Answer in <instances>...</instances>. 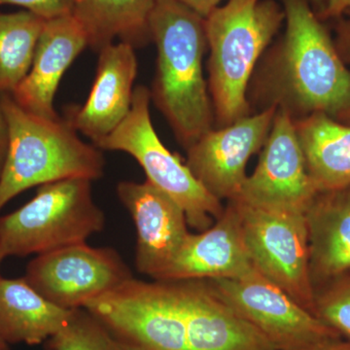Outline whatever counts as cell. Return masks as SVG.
Here are the masks:
<instances>
[{"instance_id":"6da1fadb","label":"cell","mask_w":350,"mask_h":350,"mask_svg":"<svg viewBox=\"0 0 350 350\" xmlns=\"http://www.w3.org/2000/svg\"><path fill=\"white\" fill-rule=\"evenodd\" d=\"M149 31L158 51L151 100L187 150L213 130V103L204 80V18L178 0H156Z\"/></svg>"},{"instance_id":"7a4b0ae2","label":"cell","mask_w":350,"mask_h":350,"mask_svg":"<svg viewBox=\"0 0 350 350\" xmlns=\"http://www.w3.org/2000/svg\"><path fill=\"white\" fill-rule=\"evenodd\" d=\"M286 31L276 57L271 105L305 116L350 109V72L306 0H284Z\"/></svg>"},{"instance_id":"3957f363","label":"cell","mask_w":350,"mask_h":350,"mask_svg":"<svg viewBox=\"0 0 350 350\" xmlns=\"http://www.w3.org/2000/svg\"><path fill=\"white\" fill-rule=\"evenodd\" d=\"M8 150L0 175V211L21 193L69 178L94 181L105 174L103 150L80 138L66 119L48 118L1 94Z\"/></svg>"},{"instance_id":"277c9868","label":"cell","mask_w":350,"mask_h":350,"mask_svg":"<svg viewBox=\"0 0 350 350\" xmlns=\"http://www.w3.org/2000/svg\"><path fill=\"white\" fill-rule=\"evenodd\" d=\"M284 20L273 0H228L204 18L208 88L219 128L247 116L251 75Z\"/></svg>"},{"instance_id":"5b68a950","label":"cell","mask_w":350,"mask_h":350,"mask_svg":"<svg viewBox=\"0 0 350 350\" xmlns=\"http://www.w3.org/2000/svg\"><path fill=\"white\" fill-rule=\"evenodd\" d=\"M92 182L69 178L39 186L17 211L0 216L4 257H27L86 243L103 231L105 216L94 200Z\"/></svg>"},{"instance_id":"8992f818","label":"cell","mask_w":350,"mask_h":350,"mask_svg":"<svg viewBox=\"0 0 350 350\" xmlns=\"http://www.w3.org/2000/svg\"><path fill=\"white\" fill-rule=\"evenodd\" d=\"M150 90L137 86L128 116L116 130L96 145L100 150L119 151L133 157L146 180L169 195L185 213L188 225L202 232L222 215L221 200L196 178L188 165L163 145L151 121Z\"/></svg>"},{"instance_id":"52a82bcc","label":"cell","mask_w":350,"mask_h":350,"mask_svg":"<svg viewBox=\"0 0 350 350\" xmlns=\"http://www.w3.org/2000/svg\"><path fill=\"white\" fill-rule=\"evenodd\" d=\"M85 310L119 344L133 350H188L177 282L133 278L87 301Z\"/></svg>"},{"instance_id":"ba28073f","label":"cell","mask_w":350,"mask_h":350,"mask_svg":"<svg viewBox=\"0 0 350 350\" xmlns=\"http://www.w3.org/2000/svg\"><path fill=\"white\" fill-rule=\"evenodd\" d=\"M219 298L255 327L276 350L340 340V334L299 305L253 267L237 278L206 280Z\"/></svg>"},{"instance_id":"9c48e42d","label":"cell","mask_w":350,"mask_h":350,"mask_svg":"<svg viewBox=\"0 0 350 350\" xmlns=\"http://www.w3.org/2000/svg\"><path fill=\"white\" fill-rule=\"evenodd\" d=\"M236 202L244 243L254 268L313 314L306 214L266 211Z\"/></svg>"},{"instance_id":"30bf717a","label":"cell","mask_w":350,"mask_h":350,"mask_svg":"<svg viewBox=\"0 0 350 350\" xmlns=\"http://www.w3.org/2000/svg\"><path fill=\"white\" fill-rule=\"evenodd\" d=\"M116 250L76 243L36 255L24 278L44 298L66 310L83 308L87 301L133 278Z\"/></svg>"},{"instance_id":"8fae6325","label":"cell","mask_w":350,"mask_h":350,"mask_svg":"<svg viewBox=\"0 0 350 350\" xmlns=\"http://www.w3.org/2000/svg\"><path fill=\"white\" fill-rule=\"evenodd\" d=\"M319 193L306 169L294 118L278 107L256 169L234 200L266 211L306 214Z\"/></svg>"},{"instance_id":"7c38bea8","label":"cell","mask_w":350,"mask_h":350,"mask_svg":"<svg viewBox=\"0 0 350 350\" xmlns=\"http://www.w3.org/2000/svg\"><path fill=\"white\" fill-rule=\"evenodd\" d=\"M278 105H271L231 125L211 130L187 149V163L202 186L218 200L237 199L251 157L264 146Z\"/></svg>"},{"instance_id":"4fadbf2b","label":"cell","mask_w":350,"mask_h":350,"mask_svg":"<svg viewBox=\"0 0 350 350\" xmlns=\"http://www.w3.org/2000/svg\"><path fill=\"white\" fill-rule=\"evenodd\" d=\"M116 190L137 230V271L152 280H162L190 234L185 213L148 180L122 181Z\"/></svg>"},{"instance_id":"5bb4252c","label":"cell","mask_w":350,"mask_h":350,"mask_svg":"<svg viewBox=\"0 0 350 350\" xmlns=\"http://www.w3.org/2000/svg\"><path fill=\"white\" fill-rule=\"evenodd\" d=\"M96 78L82 107L69 108L66 121L94 144L116 130L130 112L137 75L135 48L112 43L98 51Z\"/></svg>"},{"instance_id":"9a60e30c","label":"cell","mask_w":350,"mask_h":350,"mask_svg":"<svg viewBox=\"0 0 350 350\" xmlns=\"http://www.w3.org/2000/svg\"><path fill=\"white\" fill-rule=\"evenodd\" d=\"M244 243L239 208L228 200L222 215L208 229L189 234L178 254L158 282L237 278L253 269Z\"/></svg>"},{"instance_id":"2e32d148","label":"cell","mask_w":350,"mask_h":350,"mask_svg":"<svg viewBox=\"0 0 350 350\" xmlns=\"http://www.w3.org/2000/svg\"><path fill=\"white\" fill-rule=\"evenodd\" d=\"M87 47L86 32L72 14L46 20L31 69L11 94L14 100L34 114L59 117L54 105L57 87L64 72Z\"/></svg>"},{"instance_id":"e0dca14e","label":"cell","mask_w":350,"mask_h":350,"mask_svg":"<svg viewBox=\"0 0 350 350\" xmlns=\"http://www.w3.org/2000/svg\"><path fill=\"white\" fill-rule=\"evenodd\" d=\"M177 282L188 350H276L255 327L219 298L206 280Z\"/></svg>"},{"instance_id":"ac0fdd59","label":"cell","mask_w":350,"mask_h":350,"mask_svg":"<svg viewBox=\"0 0 350 350\" xmlns=\"http://www.w3.org/2000/svg\"><path fill=\"white\" fill-rule=\"evenodd\" d=\"M306 217L314 287L350 271V187L319 193Z\"/></svg>"},{"instance_id":"d6986e66","label":"cell","mask_w":350,"mask_h":350,"mask_svg":"<svg viewBox=\"0 0 350 350\" xmlns=\"http://www.w3.org/2000/svg\"><path fill=\"white\" fill-rule=\"evenodd\" d=\"M70 312L44 298L24 278H0V337L7 344L47 342L63 328Z\"/></svg>"},{"instance_id":"ffe728a7","label":"cell","mask_w":350,"mask_h":350,"mask_svg":"<svg viewBox=\"0 0 350 350\" xmlns=\"http://www.w3.org/2000/svg\"><path fill=\"white\" fill-rule=\"evenodd\" d=\"M306 169L320 192L350 187V126L324 113L294 119Z\"/></svg>"},{"instance_id":"44dd1931","label":"cell","mask_w":350,"mask_h":350,"mask_svg":"<svg viewBox=\"0 0 350 350\" xmlns=\"http://www.w3.org/2000/svg\"><path fill=\"white\" fill-rule=\"evenodd\" d=\"M156 0H75L72 15L86 32L89 47L100 51L120 42L133 48L151 39L149 18Z\"/></svg>"},{"instance_id":"7402d4cb","label":"cell","mask_w":350,"mask_h":350,"mask_svg":"<svg viewBox=\"0 0 350 350\" xmlns=\"http://www.w3.org/2000/svg\"><path fill=\"white\" fill-rule=\"evenodd\" d=\"M46 20L29 11L0 12V94H11L31 69Z\"/></svg>"},{"instance_id":"603a6c76","label":"cell","mask_w":350,"mask_h":350,"mask_svg":"<svg viewBox=\"0 0 350 350\" xmlns=\"http://www.w3.org/2000/svg\"><path fill=\"white\" fill-rule=\"evenodd\" d=\"M47 345L49 350H118L116 340L85 308L71 310L66 323Z\"/></svg>"},{"instance_id":"cb8c5ba5","label":"cell","mask_w":350,"mask_h":350,"mask_svg":"<svg viewBox=\"0 0 350 350\" xmlns=\"http://www.w3.org/2000/svg\"><path fill=\"white\" fill-rule=\"evenodd\" d=\"M313 314L350 337V278L334 283L322 294H315Z\"/></svg>"},{"instance_id":"d4e9b609","label":"cell","mask_w":350,"mask_h":350,"mask_svg":"<svg viewBox=\"0 0 350 350\" xmlns=\"http://www.w3.org/2000/svg\"><path fill=\"white\" fill-rule=\"evenodd\" d=\"M23 7L44 20L55 19L72 14L75 0H0V5Z\"/></svg>"},{"instance_id":"484cf974","label":"cell","mask_w":350,"mask_h":350,"mask_svg":"<svg viewBox=\"0 0 350 350\" xmlns=\"http://www.w3.org/2000/svg\"><path fill=\"white\" fill-rule=\"evenodd\" d=\"M8 142V126H7L5 114H4L3 107H2L1 94H0V175H1L6 160Z\"/></svg>"},{"instance_id":"4316f807","label":"cell","mask_w":350,"mask_h":350,"mask_svg":"<svg viewBox=\"0 0 350 350\" xmlns=\"http://www.w3.org/2000/svg\"><path fill=\"white\" fill-rule=\"evenodd\" d=\"M202 17L206 18L224 0H178Z\"/></svg>"},{"instance_id":"83f0119b","label":"cell","mask_w":350,"mask_h":350,"mask_svg":"<svg viewBox=\"0 0 350 350\" xmlns=\"http://www.w3.org/2000/svg\"><path fill=\"white\" fill-rule=\"evenodd\" d=\"M349 10L350 0H328L322 10V16L324 18H336Z\"/></svg>"},{"instance_id":"f1b7e54d","label":"cell","mask_w":350,"mask_h":350,"mask_svg":"<svg viewBox=\"0 0 350 350\" xmlns=\"http://www.w3.org/2000/svg\"><path fill=\"white\" fill-rule=\"evenodd\" d=\"M338 42L340 52L350 61V20L340 25Z\"/></svg>"},{"instance_id":"f546056e","label":"cell","mask_w":350,"mask_h":350,"mask_svg":"<svg viewBox=\"0 0 350 350\" xmlns=\"http://www.w3.org/2000/svg\"><path fill=\"white\" fill-rule=\"evenodd\" d=\"M296 350H350V342H342L340 340H332L325 344L313 345Z\"/></svg>"},{"instance_id":"4dcf8cb0","label":"cell","mask_w":350,"mask_h":350,"mask_svg":"<svg viewBox=\"0 0 350 350\" xmlns=\"http://www.w3.org/2000/svg\"><path fill=\"white\" fill-rule=\"evenodd\" d=\"M338 117L342 120V121H344V123L347 124V125L350 126V109L347 110V111L340 113Z\"/></svg>"},{"instance_id":"1f68e13d","label":"cell","mask_w":350,"mask_h":350,"mask_svg":"<svg viewBox=\"0 0 350 350\" xmlns=\"http://www.w3.org/2000/svg\"><path fill=\"white\" fill-rule=\"evenodd\" d=\"M0 350H11L10 345L7 344L1 337H0Z\"/></svg>"},{"instance_id":"d6a6232c","label":"cell","mask_w":350,"mask_h":350,"mask_svg":"<svg viewBox=\"0 0 350 350\" xmlns=\"http://www.w3.org/2000/svg\"><path fill=\"white\" fill-rule=\"evenodd\" d=\"M117 342V347H118V350H133V349H130V347H125V345L119 344L118 342Z\"/></svg>"},{"instance_id":"836d02e7","label":"cell","mask_w":350,"mask_h":350,"mask_svg":"<svg viewBox=\"0 0 350 350\" xmlns=\"http://www.w3.org/2000/svg\"><path fill=\"white\" fill-rule=\"evenodd\" d=\"M5 259V257H4L3 253H2L1 248H0V267H1V262L3 261V260ZM0 278H1V275H0Z\"/></svg>"},{"instance_id":"e575fe53","label":"cell","mask_w":350,"mask_h":350,"mask_svg":"<svg viewBox=\"0 0 350 350\" xmlns=\"http://www.w3.org/2000/svg\"><path fill=\"white\" fill-rule=\"evenodd\" d=\"M313 1H314L315 3H317V4H322V2H323V0H313Z\"/></svg>"}]
</instances>
